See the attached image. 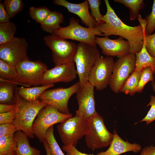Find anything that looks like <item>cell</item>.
Masks as SVG:
<instances>
[{
    "mask_svg": "<svg viewBox=\"0 0 155 155\" xmlns=\"http://www.w3.org/2000/svg\"><path fill=\"white\" fill-rule=\"evenodd\" d=\"M115 62L112 57L101 56L90 72L88 82L98 90H102L109 85Z\"/></svg>",
    "mask_w": 155,
    "mask_h": 155,
    "instance_id": "12",
    "label": "cell"
},
{
    "mask_svg": "<svg viewBox=\"0 0 155 155\" xmlns=\"http://www.w3.org/2000/svg\"><path fill=\"white\" fill-rule=\"evenodd\" d=\"M9 155H16V153L15 152H14L10 154Z\"/></svg>",
    "mask_w": 155,
    "mask_h": 155,
    "instance_id": "45",
    "label": "cell"
},
{
    "mask_svg": "<svg viewBox=\"0 0 155 155\" xmlns=\"http://www.w3.org/2000/svg\"><path fill=\"white\" fill-rule=\"evenodd\" d=\"M53 34L66 39L76 40L95 46H97L96 36H103L97 28L83 27L79 24V20L73 17L70 19L68 26H61Z\"/></svg>",
    "mask_w": 155,
    "mask_h": 155,
    "instance_id": "9",
    "label": "cell"
},
{
    "mask_svg": "<svg viewBox=\"0 0 155 155\" xmlns=\"http://www.w3.org/2000/svg\"><path fill=\"white\" fill-rule=\"evenodd\" d=\"M139 155H155V146L152 145L144 147L141 150Z\"/></svg>",
    "mask_w": 155,
    "mask_h": 155,
    "instance_id": "42",
    "label": "cell"
},
{
    "mask_svg": "<svg viewBox=\"0 0 155 155\" xmlns=\"http://www.w3.org/2000/svg\"><path fill=\"white\" fill-rule=\"evenodd\" d=\"M63 151L67 153L66 155H94L88 154L83 153L78 150L75 147V146H72L63 145L62 147Z\"/></svg>",
    "mask_w": 155,
    "mask_h": 155,
    "instance_id": "39",
    "label": "cell"
},
{
    "mask_svg": "<svg viewBox=\"0 0 155 155\" xmlns=\"http://www.w3.org/2000/svg\"><path fill=\"white\" fill-rule=\"evenodd\" d=\"M43 145L46 152V155H51L48 144L46 140L43 142Z\"/></svg>",
    "mask_w": 155,
    "mask_h": 155,
    "instance_id": "43",
    "label": "cell"
},
{
    "mask_svg": "<svg viewBox=\"0 0 155 155\" xmlns=\"http://www.w3.org/2000/svg\"><path fill=\"white\" fill-rule=\"evenodd\" d=\"M154 73L150 67H147L142 69L140 80L138 85L137 92H142L146 84L154 81Z\"/></svg>",
    "mask_w": 155,
    "mask_h": 155,
    "instance_id": "32",
    "label": "cell"
},
{
    "mask_svg": "<svg viewBox=\"0 0 155 155\" xmlns=\"http://www.w3.org/2000/svg\"><path fill=\"white\" fill-rule=\"evenodd\" d=\"M43 39L45 44L51 51L55 66L74 61L77 48L75 43L55 34L46 36Z\"/></svg>",
    "mask_w": 155,
    "mask_h": 155,
    "instance_id": "7",
    "label": "cell"
},
{
    "mask_svg": "<svg viewBox=\"0 0 155 155\" xmlns=\"http://www.w3.org/2000/svg\"><path fill=\"white\" fill-rule=\"evenodd\" d=\"M147 25L145 29V35H149L155 30V0L153 1L152 11L145 18Z\"/></svg>",
    "mask_w": 155,
    "mask_h": 155,
    "instance_id": "34",
    "label": "cell"
},
{
    "mask_svg": "<svg viewBox=\"0 0 155 155\" xmlns=\"http://www.w3.org/2000/svg\"><path fill=\"white\" fill-rule=\"evenodd\" d=\"M17 78L16 67L0 59V78L16 83Z\"/></svg>",
    "mask_w": 155,
    "mask_h": 155,
    "instance_id": "27",
    "label": "cell"
},
{
    "mask_svg": "<svg viewBox=\"0 0 155 155\" xmlns=\"http://www.w3.org/2000/svg\"><path fill=\"white\" fill-rule=\"evenodd\" d=\"M53 2L55 4L65 7L69 12L78 16L82 22L87 27L96 28V23L89 11L88 0L79 3H72L65 0H54Z\"/></svg>",
    "mask_w": 155,
    "mask_h": 155,
    "instance_id": "17",
    "label": "cell"
},
{
    "mask_svg": "<svg viewBox=\"0 0 155 155\" xmlns=\"http://www.w3.org/2000/svg\"><path fill=\"white\" fill-rule=\"evenodd\" d=\"M17 107L15 104H11L0 103V113L7 112Z\"/></svg>",
    "mask_w": 155,
    "mask_h": 155,
    "instance_id": "41",
    "label": "cell"
},
{
    "mask_svg": "<svg viewBox=\"0 0 155 155\" xmlns=\"http://www.w3.org/2000/svg\"><path fill=\"white\" fill-rule=\"evenodd\" d=\"M17 29L16 25L10 21L0 23V45L9 42L13 39Z\"/></svg>",
    "mask_w": 155,
    "mask_h": 155,
    "instance_id": "25",
    "label": "cell"
},
{
    "mask_svg": "<svg viewBox=\"0 0 155 155\" xmlns=\"http://www.w3.org/2000/svg\"><path fill=\"white\" fill-rule=\"evenodd\" d=\"M87 120L88 130L85 141L87 147L94 150L109 146L114 134L107 129L103 117L96 112Z\"/></svg>",
    "mask_w": 155,
    "mask_h": 155,
    "instance_id": "3",
    "label": "cell"
},
{
    "mask_svg": "<svg viewBox=\"0 0 155 155\" xmlns=\"http://www.w3.org/2000/svg\"><path fill=\"white\" fill-rule=\"evenodd\" d=\"M77 75L74 61L55 65L48 69L44 74L41 85L54 84L59 82L68 83L74 80Z\"/></svg>",
    "mask_w": 155,
    "mask_h": 155,
    "instance_id": "14",
    "label": "cell"
},
{
    "mask_svg": "<svg viewBox=\"0 0 155 155\" xmlns=\"http://www.w3.org/2000/svg\"><path fill=\"white\" fill-rule=\"evenodd\" d=\"M17 107L13 110L0 113V125L7 123H13L16 117Z\"/></svg>",
    "mask_w": 155,
    "mask_h": 155,
    "instance_id": "38",
    "label": "cell"
},
{
    "mask_svg": "<svg viewBox=\"0 0 155 155\" xmlns=\"http://www.w3.org/2000/svg\"><path fill=\"white\" fill-rule=\"evenodd\" d=\"M151 85L152 87V89L154 92L155 93V81L151 82Z\"/></svg>",
    "mask_w": 155,
    "mask_h": 155,
    "instance_id": "44",
    "label": "cell"
},
{
    "mask_svg": "<svg viewBox=\"0 0 155 155\" xmlns=\"http://www.w3.org/2000/svg\"><path fill=\"white\" fill-rule=\"evenodd\" d=\"M72 116L70 113L68 114L62 113L55 107L47 105L38 114L32 126V131L39 142L43 143L46 140L47 131L50 127Z\"/></svg>",
    "mask_w": 155,
    "mask_h": 155,
    "instance_id": "5",
    "label": "cell"
},
{
    "mask_svg": "<svg viewBox=\"0 0 155 155\" xmlns=\"http://www.w3.org/2000/svg\"><path fill=\"white\" fill-rule=\"evenodd\" d=\"M115 2L123 4L127 7L130 11V19L133 21L137 18L140 11L144 7L145 4L143 0H114Z\"/></svg>",
    "mask_w": 155,
    "mask_h": 155,
    "instance_id": "26",
    "label": "cell"
},
{
    "mask_svg": "<svg viewBox=\"0 0 155 155\" xmlns=\"http://www.w3.org/2000/svg\"><path fill=\"white\" fill-rule=\"evenodd\" d=\"M54 86V84H48L32 87H25L22 86L17 88L16 91L25 100L30 102H38L40 101L39 98L41 94Z\"/></svg>",
    "mask_w": 155,
    "mask_h": 155,
    "instance_id": "20",
    "label": "cell"
},
{
    "mask_svg": "<svg viewBox=\"0 0 155 155\" xmlns=\"http://www.w3.org/2000/svg\"><path fill=\"white\" fill-rule=\"evenodd\" d=\"M95 42L101 49L102 53L107 56L120 57L130 53L129 42L121 37L111 39L108 36H96Z\"/></svg>",
    "mask_w": 155,
    "mask_h": 155,
    "instance_id": "16",
    "label": "cell"
},
{
    "mask_svg": "<svg viewBox=\"0 0 155 155\" xmlns=\"http://www.w3.org/2000/svg\"><path fill=\"white\" fill-rule=\"evenodd\" d=\"M142 69L138 71L135 70L126 80L119 92L124 93L131 96L137 92Z\"/></svg>",
    "mask_w": 155,
    "mask_h": 155,
    "instance_id": "24",
    "label": "cell"
},
{
    "mask_svg": "<svg viewBox=\"0 0 155 155\" xmlns=\"http://www.w3.org/2000/svg\"><path fill=\"white\" fill-rule=\"evenodd\" d=\"M28 46L25 38L15 37L9 42L0 45V59L16 67L29 59L27 55Z\"/></svg>",
    "mask_w": 155,
    "mask_h": 155,
    "instance_id": "13",
    "label": "cell"
},
{
    "mask_svg": "<svg viewBox=\"0 0 155 155\" xmlns=\"http://www.w3.org/2000/svg\"><path fill=\"white\" fill-rule=\"evenodd\" d=\"M17 131L16 127L13 123L0 125V136L14 135Z\"/></svg>",
    "mask_w": 155,
    "mask_h": 155,
    "instance_id": "37",
    "label": "cell"
},
{
    "mask_svg": "<svg viewBox=\"0 0 155 155\" xmlns=\"http://www.w3.org/2000/svg\"><path fill=\"white\" fill-rule=\"evenodd\" d=\"M104 1L107 10L102 18L104 23L96 26V28L104 36L114 35L126 39L130 44V53L135 54L140 52L144 44L147 25L146 19H143L140 15L137 18L140 23L139 25L135 26H128L118 17L109 1L105 0Z\"/></svg>",
    "mask_w": 155,
    "mask_h": 155,
    "instance_id": "1",
    "label": "cell"
},
{
    "mask_svg": "<svg viewBox=\"0 0 155 155\" xmlns=\"http://www.w3.org/2000/svg\"><path fill=\"white\" fill-rule=\"evenodd\" d=\"M10 18L23 10L24 4L21 0H5L3 2Z\"/></svg>",
    "mask_w": 155,
    "mask_h": 155,
    "instance_id": "31",
    "label": "cell"
},
{
    "mask_svg": "<svg viewBox=\"0 0 155 155\" xmlns=\"http://www.w3.org/2000/svg\"><path fill=\"white\" fill-rule=\"evenodd\" d=\"M57 128L64 145L75 146L87 132V120L75 114L74 116L60 123Z\"/></svg>",
    "mask_w": 155,
    "mask_h": 155,
    "instance_id": "8",
    "label": "cell"
},
{
    "mask_svg": "<svg viewBox=\"0 0 155 155\" xmlns=\"http://www.w3.org/2000/svg\"><path fill=\"white\" fill-rule=\"evenodd\" d=\"M16 82L26 87L41 85L42 77L48 69L47 65L40 61L24 60L16 67Z\"/></svg>",
    "mask_w": 155,
    "mask_h": 155,
    "instance_id": "6",
    "label": "cell"
},
{
    "mask_svg": "<svg viewBox=\"0 0 155 155\" xmlns=\"http://www.w3.org/2000/svg\"><path fill=\"white\" fill-rule=\"evenodd\" d=\"M63 15L60 12L51 11L44 21L40 24L44 31L53 34L61 26L60 24L63 22Z\"/></svg>",
    "mask_w": 155,
    "mask_h": 155,
    "instance_id": "22",
    "label": "cell"
},
{
    "mask_svg": "<svg viewBox=\"0 0 155 155\" xmlns=\"http://www.w3.org/2000/svg\"><path fill=\"white\" fill-rule=\"evenodd\" d=\"M14 135L0 136V155H9L15 152Z\"/></svg>",
    "mask_w": 155,
    "mask_h": 155,
    "instance_id": "28",
    "label": "cell"
},
{
    "mask_svg": "<svg viewBox=\"0 0 155 155\" xmlns=\"http://www.w3.org/2000/svg\"><path fill=\"white\" fill-rule=\"evenodd\" d=\"M45 140L49 145L51 155H65L55 138L53 126L48 129Z\"/></svg>",
    "mask_w": 155,
    "mask_h": 155,
    "instance_id": "30",
    "label": "cell"
},
{
    "mask_svg": "<svg viewBox=\"0 0 155 155\" xmlns=\"http://www.w3.org/2000/svg\"><path fill=\"white\" fill-rule=\"evenodd\" d=\"M113 133V137L109 148L105 151L98 153L96 155H120L129 152L137 153L141 151L142 147L140 144L124 140L115 130Z\"/></svg>",
    "mask_w": 155,
    "mask_h": 155,
    "instance_id": "18",
    "label": "cell"
},
{
    "mask_svg": "<svg viewBox=\"0 0 155 155\" xmlns=\"http://www.w3.org/2000/svg\"><path fill=\"white\" fill-rule=\"evenodd\" d=\"M100 56L97 46L81 42L77 45L74 61L80 88L83 87L88 82L90 70Z\"/></svg>",
    "mask_w": 155,
    "mask_h": 155,
    "instance_id": "4",
    "label": "cell"
},
{
    "mask_svg": "<svg viewBox=\"0 0 155 155\" xmlns=\"http://www.w3.org/2000/svg\"><path fill=\"white\" fill-rule=\"evenodd\" d=\"M28 137L22 131H17L14 133L16 155H41L39 150L30 146Z\"/></svg>",
    "mask_w": 155,
    "mask_h": 155,
    "instance_id": "19",
    "label": "cell"
},
{
    "mask_svg": "<svg viewBox=\"0 0 155 155\" xmlns=\"http://www.w3.org/2000/svg\"><path fill=\"white\" fill-rule=\"evenodd\" d=\"M14 97L17 111L13 123L17 131H22L28 137L33 139L34 135L32 129L33 123L39 112L47 104L40 101L35 102L27 101L21 97L16 90Z\"/></svg>",
    "mask_w": 155,
    "mask_h": 155,
    "instance_id": "2",
    "label": "cell"
},
{
    "mask_svg": "<svg viewBox=\"0 0 155 155\" xmlns=\"http://www.w3.org/2000/svg\"><path fill=\"white\" fill-rule=\"evenodd\" d=\"M91 16L95 19L96 23V26L101 25L104 23L102 15L100 11L99 7L101 3L100 0H88Z\"/></svg>",
    "mask_w": 155,
    "mask_h": 155,
    "instance_id": "33",
    "label": "cell"
},
{
    "mask_svg": "<svg viewBox=\"0 0 155 155\" xmlns=\"http://www.w3.org/2000/svg\"><path fill=\"white\" fill-rule=\"evenodd\" d=\"M0 103L14 104L16 83L0 78Z\"/></svg>",
    "mask_w": 155,
    "mask_h": 155,
    "instance_id": "21",
    "label": "cell"
},
{
    "mask_svg": "<svg viewBox=\"0 0 155 155\" xmlns=\"http://www.w3.org/2000/svg\"><path fill=\"white\" fill-rule=\"evenodd\" d=\"M144 42L148 53L155 58V33L149 35H145Z\"/></svg>",
    "mask_w": 155,
    "mask_h": 155,
    "instance_id": "36",
    "label": "cell"
},
{
    "mask_svg": "<svg viewBox=\"0 0 155 155\" xmlns=\"http://www.w3.org/2000/svg\"><path fill=\"white\" fill-rule=\"evenodd\" d=\"M51 11L46 6L36 7L31 6L29 8L28 13L31 18L36 22L40 24L46 19Z\"/></svg>",
    "mask_w": 155,
    "mask_h": 155,
    "instance_id": "29",
    "label": "cell"
},
{
    "mask_svg": "<svg viewBox=\"0 0 155 155\" xmlns=\"http://www.w3.org/2000/svg\"><path fill=\"white\" fill-rule=\"evenodd\" d=\"M80 88L78 81L68 88L47 89L41 94L39 99L47 105L55 107L62 113L69 114V100L72 95L77 93Z\"/></svg>",
    "mask_w": 155,
    "mask_h": 155,
    "instance_id": "10",
    "label": "cell"
},
{
    "mask_svg": "<svg viewBox=\"0 0 155 155\" xmlns=\"http://www.w3.org/2000/svg\"><path fill=\"white\" fill-rule=\"evenodd\" d=\"M9 17L3 3L0 2V23L10 21Z\"/></svg>",
    "mask_w": 155,
    "mask_h": 155,
    "instance_id": "40",
    "label": "cell"
},
{
    "mask_svg": "<svg viewBox=\"0 0 155 155\" xmlns=\"http://www.w3.org/2000/svg\"><path fill=\"white\" fill-rule=\"evenodd\" d=\"M135 55L136 57L135 71L150 67L155 74V58L151 56L147 52L144 41L141 50L140 52L136 53Z\"/></svg>",
    "mask_w": 155,
    "mask_h": 155,
    "instance_id": "23",
    "label": "cell"
},
{
    "mask_svg": "<svg viewBox=\"0 0 155 155\" xmlns=\"http://www.w3.org/2000/svg\"><path fill=\"white\" fill-rule=\"evenodd\" d=\"M150 106V108L145 117L139 121L145 122L146 125L155 120V96H150V100L147 106Z\"/></svg>",
    "mask_w": 155,
    "mask_h": 155,
    "instance_id": "35",
    "label": "cell"
},
{
    "mask_svg": "<svg viewBox=\"0 0 155 155\" xmlns=\"http://www.w3.org/2000/svg\"><path fill=\"white\" fill-rule=\"evenodd\" d=\"M94 86L88 82L82 88H80L76 93L78 108L76 115L87 119L97 112L95 108Z\"/></svg>",
    "mask_w": 155,
    "mask_h": 155,
    "instance_id": "15",
    "label": "cell"
},
{
    "mask_svg": "<svg viewBox=\"0 0 155 155\" xmlns=\"http://www.w3.org/2000/svg\"><path fill=\"white\" fill-rule=\"evenodd\" d=\"M135 54L129 53L119 57L114 62L109 86L114 92L118 93L124 83L135 69Z\"/></svg>",
    "mask_w": 155,
    "mask_h": 155,
    "instance_id": "11",
    "label": "cell"
}]
</instances>
